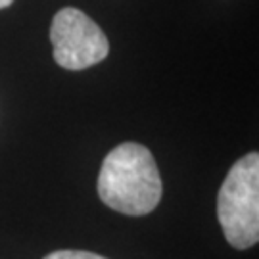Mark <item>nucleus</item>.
Listing matches in <instances>:
<instances>
[{
  "mask_svg": "<svg viewBox=\"0 0 259 259\" xmlns=\"http://www.w3.org/2000/svg\"><path fill=\"white\" fill-rule=\"evenodd\" d=\"M96 188L108 207L133 217L152 213L163 194L156 159L137 142H123L106 156Z\"/></svg>",
  "mask_w": 259,
  "mask_h": 259,
  "instance_id": "nucleus-1",
  "label": "nucleus"
},
{
  "mask_svg": "<svg viewBox=\"0 0 259 259\" xmlns=\"http://www.w3.org/2000/svg\"><path fill=\"white\" fill-rule=\"evenodd\" d=\"M12 2H14V0H0V10H2V8H8Z\"/></svg>",
  "mask_w": 259,
  "mask_h": 259,
  "instance_id": "nucleus-5",
  "label": "nucleus"
},
{
  "mask_svg": "<svg viewBox=\"0 0 259 259\" xmlns=\"http://www.w3.org/2000/svg\"><path fill=\"white\" fill-rule=\"evenodd\" d=\"M45 259H106L98 253H91V251H75V250H60L48 253Z\"/></svg>",
  "mask_w": 259,
  "mask_h": 259,
  "instance_id": "nucleus-4",
  "label": "nucleus"
},
{
  "mask_svg": "<svg viewBox=\"0 0 259 259\" xmlns=\"http://www.w3.org/2000/svg\"><path fill=\"white\" fill-rule=\"evenodd\" d=\"M217 217L225 238L236 250L259 240V156L240 157L227 173L217 196Z\"/></svg>",
  "mask_w": 259,
  "mask_h": 259,
  "instance_id": "nucleus-2",
  "label": "nucleus"
},
{
  "mask_svg": "<svg viewBox=\"0 0 259 259\" xmlns=\"http://www.w3.org/2000/svg\"><path fill=\"white\" fill-rule=\"evenodd\" d=\"M50 42L56 64L69 71L100 64L110 52L104 31L77 8H62L56 14L50 25Z\"/></svg>",
  "mask_w": 259,
  "mask_h": 259,
  "instance_id": "nucleus-3",
  "label": "nucleus"
}]
</instances>
